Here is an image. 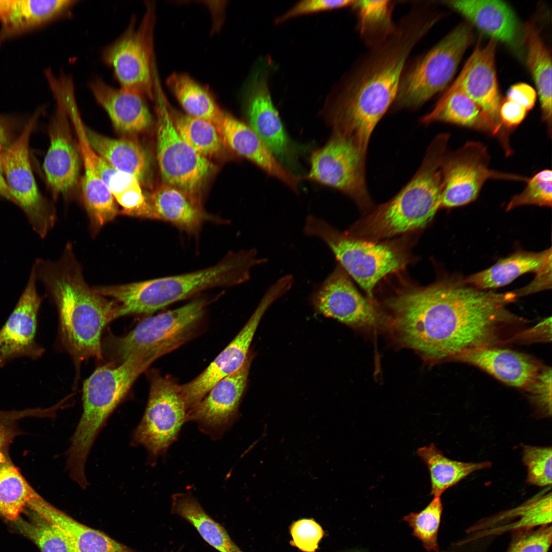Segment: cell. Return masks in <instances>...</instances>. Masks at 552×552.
Here are the masks:
<instances>
[{
	"label": "cell",
	"mask_w": 552,
	"mask_h": 552,
	"mask_svg": "<svg viewBox=\"0 0 552 552\" xmlns=\"http://www.w3.org/2000/svg\"><path fill=\"white\" fill-rule=\"evenodd\" d=\"M249 368L247 359L238 371L218 381L205 396L189 410L188 421L195 422L199 430L212 439H221L237 419Z\"/></svg>",
	"instance_id": "19"
},
{
	"label": "cell",
	"mask_w": 552,
	"mask_h": 552,
	"mask_svg": "<svg viewBox=\"0 0 552 552\" xmlns=\"http://www.w3.org/2000/svg\"><path fill=\"white\" fill-rule=\"evenodd\" d=\"M304 233L318 238L329 247L340 266L372 298L377 284L402 269L405 258L392 245L376 243L341 233L314 215L306 220Z\"/></svg>",
	"instance_id": "9"
},
{
	"label": "cell",
	"mask_w": 552,
	"mask_h": 552,
	"mask_svg": "<svg viewBox=\"0 0 552 552\" xmlns=\"http://www.w3.org/2000/svg\"><path fill=\"white\" fill-rule=\"evenodd\" d=\"M156 155L162 176L169 185L188 194L197 193L215 168L180 137L163 103L157 108Z\"/></svg>",
	"instance_id": "14"
},
{
	"label": "cell",
	"mask_w": 552,
	"mask_h": 552,
	"mask_svg": "<svg viewBox=\"0 0 552 552\" xmlns=\"http://www.w3.org/2000/svg\"><path fill=\"white\" fill-rule=\"evenodd\" d=\"M89 87L98 103L105 110L114 126L126 133H138L150 124L151 116L142 93L113 87L95 78Z\"/></svg>",
	"instance_id": "27"
},
{
	"label": "cell",
	"mask_w": 552,
	"mask_h": 552,
	"mask_svg": "<svg viewBox=\"0 0 552 552\" xmlns=\"http://www.w3.org/2000/svg\"><path fill=\"white\" fill-rule=\"evenodd\" d=\"M34 267L15 308L0 329V367L19 357L36 359L44 349L36 341L41 298Z\"/></svg>",
	"instance_id": "18"
},
{
	"label": "cell",
	"mask_w": 552,
	"mask_h": 552,
	"mask_svg": "<svg viewBox=\"0 0 552 552\" xmlns=\"http://www.w3.org/2000/svg\"><path fill=\"white\" fill-rule=\"evenodd\" d=\"M33 267L57 307L60 341L76 369L90 358L103 360L102 331L118 317L119 305L87 285L70 247L59 261L38 259Z\"/></svg>",
	"instance_id": "3"
},
{
	"label": "cell",
	"mask_w": 552,
	"mask_h": 552,
	"mask_svg": "<svg viewBox=\"0 0 552 552\" xmlns=\"http://www.w3.org/2000/svg\"><path fill=\"white\" fill-rule=\"evenodd\" d=\"M440 19L429 4L415 2L390 34L359 58L323 109L333 132L366 154L375 128L395 100L409 55Z\"/></svg>",
	"instance_id": "2"
},
{
	"label": "cell",
	"mask_w": 552,
	"mask_h": 552,
	"mask_svg": "<svg viewBox=\"0 0 552 552\" xmlns=\"http://www.w3.org/2000/svg\"><path fill=\"white\" fill-rule=\"evenodd\" d=\"M496 47V41L493 39L485 47L480 45L479 40L449 88L465 93L493 121L502 125L499 115L502 100L495 68Z\"/></svg>",
	"instance_id": "21"
},
{
	"label": "cell",
	"mask_w": 552,
	"mask_h": 552,
	"mask_svg": "<svg viewBox=\"0 0 552 552\" xmlns=\"http://www.w3.org/2000/svg\"><path fill=\"white\" fill-rule=\"evenodd\" d=\"M421 122L425 125L443 122L480 131L497 137L507 155L511 152L505 133L507 128L493 121L473 100L461 90L450 88L447 90L433 109L421 118Z\"/></svg>",
	"instance_id": "26"
},
{
	"label": "cell",
	"mask_w": 552,
	"mask_h": 552,
	"mask_svg": "<svg viewBox=\"0 0 552 552\" xmlns=\"http://www.w3.org/2000/svg\"><path fill=\"white\" fill-rule=\"evenodd\" d=\"M350 138L333 132L326 144L312 152L304 178L338 190L362 210L372 206L365 179V157Z\"/></svg>",
	"instance_id": "11"
},
{
	"label": "cell",
	"mask_w": 552,
	"mask_h": 552,
	"mask_svg": "<svg viewBox=\"0 0 552 552\" xmlns=\"http://www.w3.org/2000/svg\"><path fill=\"white\" fill-rule=\"evenodd\" d=\"M149 378L147 406L131 443L145 448L150 462L154 463L177 439L182 426L188 421V410L179 385L155 371L150 373Z\"/></svg>",
	"instance_id": "10"
},
{
	"label": "cell",
	"mask_w": 552,
	"mask_h": 552,
	"mask_svg": "<svg viewBox=\"0 0 552 552\" xmlns=\"http://www.w3.org/2000/svg\"><path fill=\"white\" fill-rule=\"evenodd\" d=\"M523 43L527 51L526 63L540 99L542 119L548 131L551 129V57L539 29L532 22L523 29Z\"/></svg>",
	"instance_id": "34"
},
{
	"label": "cell",
	"mask_w": 552,
	"mask_h": 552,
	"mask_svg": "<svg viewBox=\"0 0 552 552\" xmlns=\"http://www.w3.org/2000/svg\"><path fill=\"white\" fill-rule=\"evenodd\" d=\"M166 83L187 115L215 125L223 114L209 91L188 75L173 74Z\"/></svg>",
	"instance_id": "39"
},
{
	"label": "cell",
	"mask_w": 552,
	"mask_h": 552,
	"mask_svg": "<svg viewBox=\"0 0 552 552\" xmlns=\"http://www.w3.org/2000/svg\"><path fill=\"white\" fill-rule=\"evenodd\" d=\"M527 112L521 105L506 98L502 101L499 108L501 124L507 129L516 127L523 121Z\"/></svg>",
	"instance_id": "51"
},
{
	"label": "cell",
	"mask_w": 552,
	"mask_h": 552,
	"mask_svg": "<svg viewBox=\"0 0 552 552\" xmlns=\"http://www.w3.org/2000/svg\"><path fill=\"white\" fill-rule=\"evenodd\" d=\"M473 34L466 23L459 25L403 71L393 110L417 109L443 90L453 79Z\"/></svg>",
	"instance_id": "8"
},
{
	"label": "cell",
	"mask_w": 552,
	"mask_h": 552,
	"mask_svg": "<svg viewBox=\"0 0 552 552\" xmlns=\"http://www.w3.org/2000/svg\"><path fill=\"white\" fill-rule=\"evenodd\" d=\"M551 447L522 446V460L527 483L538 487L551 485Z\"/></svg>",
	"instance_id": "44"
},
{
	"label": "cell",
	"mask_w": 552,
	"mask_h": 552,
	"mask_svg": "<svg viewBox=\"0 0 552 552\" xmlns=\"http://www.w3.org/2000/svg\"><path fill=\"white\" fill-rule=\"evenodd\" d=\"M10 137L8 124L0 118V149L4 150L10 144Z\"/></svg>",
	"instance_id": "54"
},
{
	"label": "cell",
	"mask_w": 552,
	"mask_h": 552,
	"mask_svg": "<svg viewBox=\"0 0 552 552\" xmlns=\"http://www.w3.org/2000/svg\"><path fill=\"white\" fill-rule=\"evenodd\" d=\"M312 301L319 313L348 325L373 327L379 319L377 309L358 292L340 265L314 291Z\"/></svg>",
	"instance_id": "20"
},
{
	"label": "cell",
	"mask_w": 552,
	"mask_h": 552,
	"mask_svg": "<svg viewBox=\"0 0 552 552\" xmlns=\"http://www.w3.org/2000/svg\"><path fill=\"white\" fill-rule=\"evenodd\" d=\"M442 511L441 497H435L423 510L411 513L403 518L412 529L413 535L421 541L427 551H439L438 534Z\"/></svg>",
	"instance_id": "42"
},
{
	"label": "cell",
	"mask_w": 552,
	"mask_h": 552,
	"mask_svg": "<svg viewBox=\"0 0 552 552\" xmlns=\"http://www.w3.org/2000/svg\"><path fill=\"white\" fill-rule=\"evenodd\" d=\"M516 297L515 292L496 293L448 279L402 290L386 304L401 343L438 360L491 346L499 326L512 319L505 306Z\"/></svg>",
	"instance_id": "1"
},
{
	"label": "cell",
	"mask_w": 552,
	"mask_h": 552,
	"mask_svg": "<svg viewBox=\"0 0 552 552\" xmlns=\"http://www.w3.org/2000/svg\"><path fill=\"white\" fill-rule=\"evenodd\" d=\"M266 65L258 70L249 89L246 109L248 125L286 168L294 166L298 148L287 134L272 101Z\"/></svg>",
	"instance_id": "17"
},
{
	"label": "cell",
	"mask_w": 552,
	"mask_h": 552,
	"mask_svg": "<svg viewBox=\"0 0 552 552\" xmlns=\"http://www.w3.org/2000/svg\"><path fill=\"white\" fill-rule=\"evenodd\" d=\"M274 302L272 295L265 294L248 321L227 346L200 375L189 382L179 385L188 411L197 404L218 381L237 372L244 364L261 319Z\"/></svg>",
	"instance_id": "16"
},
{
	"label": "cell",
	"mask_w": 552,
	"mask_h": 552,
	"mask_svg": "<svg viewBox=\"0 0 552 552\" xmlns=\"http://www.w3.org/2000/svg\"><path fill=\"white\" fill-rule=\"evenodd\" d=\"M76 1L0 0V22L5 34L42 25L66 12Z\"/></svg>",
	"instance_id": "32"
},
{
	"label": "cell",
	"mask_w": 552,
	"mask_h": 552,
	"mask_svg": "<svg viewBox=\"0 0 552 552\" xmlns=\"http://www.w3.org/2000/svg\"><path fill=\"white\" fill-rule=\"evenodd\" d=\"M347 552H362V551H359V550H351V551H347Z\"/></svg>",
	"instance_id": "56"
},
{
	"label": "cell",
	"mask_w": 552,
	"mask_h": 552,
	"mask_svg": "<svg viewBox=\"0 0 552 552\" xmlns=\"http://www.w3.org/2000/svg\"><path fill=\"white\" fill-rule=\"evenodd\" d=\"M78 137L80 151L89 157L115 200L122 206L121 213L138 217L145 203L140 181L133 176L117 170L100 156L89 145L85 134L80 133Z\"/></svg>",
	"instance_id": "30"
},
{
	"label": "cell",
	"mask_w": 552,
	"mask_h": 552,
	"mask_svg": "<svg viewBox=\"0 0 552 552\" xmlns=\"http://www.w3.org/2000/svg\"><path fill=\"white\" fill-rule=\"evenodd\" d=\"M536 97L537 93L533 87L524 83H519L510 87L506 98L518 103L528 111L534 106Z\"/></svg>",
	"instance_id": "52"
},
{
	"label": "cell",
	"mask_w": 552,
	"mask_h": 552,
	"mask_svg": "<svg viewBox=\"0 0 552 552\" xmlns=\"http://www.w3.org/2000/svg\"><path fill=\"white\" fill-rule=\"evenodd\" d=\"M514 512V515L519 518L511 526L513 529L526 531L548 525L551 521V492L532 499Z\"/></svg>",
	"instance_id": "45"
},
{
	"label": "cell",
	"mask_w": 552,
	"mask_h": 552,
	"mask_svg": "<svg viewBox=\"0 0 552 552\" xmlns=\"http://www.w3.org/2000/svg\"><path fill=\"white\" fill-rule=\"evenodd\" d=\"M532 399L546 416L551 415V370L540 371L533 382L526 387Z\"/></svg>",
	"instance_id": "50"
},
{
	"label": "cell",
	"mask_w": 552,
	"mask_h": 552,
	"mask_svg": "<svg viewBox=\"0 0 552 552\" xmlns=\"http://www.w3.org/2000/svg\"><path fill=\"white\" fill-rule=\"evenodd\" d=\"M215 125L221 139L233 150L298 192L302 178L286 168L248 125L223 113Z\"/></svg>",
	"instance_id": "22"
},
{
	"label": "cell",
	"mask_w": 552,
	"mask_h": 552,
	"mask_svg": "<svg viewBox=\"0 0 552 552\" xmlns=\"http://www.w3.org/2000/svg\"><path fill=\"white\" fill-rule=\"evenodd\" d=\"M152 26L149 11L140 26L132 20L125 32L103 51L102 58L112 69L121 87L153 99Z\"/></svg>",
	"instance_id": "15"
},
{
	"label": "cell",
	"mask_w": 552,
	"mask_h": 552,
	"mask_svg": "<svg viewBox=\"0 0 552 552\" xmlns=\"http://www.w3.org/2000/svg\"><path fill=\"white\" fill-rule=\"evenodd\" d=\"M171 512L191 524L202 539L219 552H244L225 529L213 519L190 492L172 496Z\"/></svg>",
	"instance_id": "35"
},
{
	"label": "cell",
	"mask_w": 552,
	"mask_h": 552,
	"mask_svg": "<svg viewBox=\"0 0 552 552\" xmlns=\"http://www.w3.org/2000/svg\"><path fill=\"white\" fill-rule=\"evenodd\" d=\"M261 262L255 249L242 250L228 254L217 264L204 269L95 289L119 303V317L149 314L208 288L245 282L251 268Z\"/></svg>",
	"instance_id": "5"
},
{
	"label": "cell",
	"mask_w": 552,
	"mask_h": 552,
	"mask_svg": "<svg viewBox=\"0 0 552 552\" xmlns=\"http://www.w3.org/2000/svg\"><path fill=\"white\" fill-rule=\"evenodd\" d=\"M0 196L14 203V199L7 184L2 168L0 153Z\"/></svg>",
	"instance_id": "55"
},
{
	"label": "cell",
	"mask_w": 552,
	"mask_h": 552,
	"mask_svg": "<svg viewBox=\"0 0 552 552\" xmlns=\"http://www.w3.org/2000/svg\"><path fill=\"white\" fill-rule=\"evenodd\" d=\"M452 359L477 366L511 386L526 388L540 372L527 356L510 350L481 347L461 352Z\"/></svg>",
	"instance_id": "25"
},
{
	"label": "cell",
	"mask_w": 552,
	"mask_h": 552,
	"mask_svg": "<svg viewBox=\"0 0 552 552\" xmlns=\"http://www.w3.org/2000/svg\"><path fill=\"white\" fill-rule=\"evenodd\" d=\"M27 508L50 521L72 541L78 552H133L98 530L87 526L52 505L37 493Z\"/></svg>",
	"instance_id": "29"
},
{
	"label": "cell",
	"mask_w": 552,
	"mask_h": 552,
	"mask_svg": "<svg viewBox=\"0 0 552 552\" xmlns=\"http://www.w3.org/2000/svg\"><path fill=\"white\" fill-rule=\"evenodd\" d=\"M290 544L303 552H315L324 536L322 527L312 518H303L290 526Z\"/></svg>",
	"instance_id": "47"
},
{
	"label": "cell",
	"mask_w": 552,
	"mask_h": 552,
	"mask_svg": "<svg viewBox=\"0 0 552 552\" xmlns=\"http://www.w3.org/2000/svg\"><path fill=\"white\" fill-rule=\"evenodd\" d=\"M28 509V519L20 517L12 523L17 531L32 541L41 552H78L72 541L59 528L37 513Z\"/></svg>",
	"instance_id": "40"
},
{
	"label": "cell",
	"mask_w": 552,
	"mask_h": 552,
	"mask_svg": "<svg viewBox=\"0 0 552 552\" xmlns=\"http://www.w3.org/2000/svg\"><path fill=\"white\" fill-rule=\"evenodd\" d=\"M449 140L447 133L436 135L411 179L393 198L373 209L347 233L364 240H378L428 224L440 209L441 166Z\"/></svg>",
	"instance_id": "4"
},
{
	"label": "cell",
	"mask_w": 552,
	"mask_h": 552,
	"mask_svg": "<svg viewBox=\"0 0 552 552\" xmlns=\"http://www.w3.org/2000/svg\"><path fill=\"white\" fill-rule=\"evenodd\" d=\"M88 143L92 149L117 170L131 175L140 182L149 168V159L144 149L135 141L127 139H111L85 128Z\"/></svg>",
	"instance_id": "33"
},
{
	"label": "cell",
	"mask_w": 552,
	"mask_h": 552,
	"mask_svg": "<svg viewBox=\"0 0 552 552\" xmlns=\"http://www.w3.org/2000/svg\"><path fill=\"white\" fill-rule=\"evenodd\" d=\"M418 456L426 465L429 473L431 495L441 497L449 488L472 473L489 468L490 462H464L452 460L432 443L429 446L419 448Z\"/></svg>",
	"instance_id": "36"
},
{
	"label": "cell",
	"mask_w": 552,
	"mask_h": 552,
	"mask_svg": "<svg viewBox=\"0 0 552 552\" xmlns=\"http://www.w3.org/2000/svg\"><path fill=\"white\" fill-rule=\"evenodd\" d=\"M482 143L469 141L445 154L441 166L442 189L440 208H452L475 200L489 179L527 181L528 178L494 171Z\"/></svg>",
	"instance_id": "13"
},
{
	"label": "cell",
	"mask_w": 552,
	"mask_h": 552,
	"mask_svg": "<svg viewBox=\"0 0 552 552\" xmlns=\"http://www.w3.org/2000/svg\"><path fill=\"white\" fill-rule=\"evenodd\" d=\"M465 17L484 33L513 49L523 40L519 22L512 8L500 0L440 1Z\"/></svg>",
	"instance_id": "24"
},
{
	"label": "cell",
	"mask_w": 552,
	"mask_h": 552,
	"mask_svg": "<svg viewBox=\"0 0 552 552\" xmlns=\"http://www.w3.org/2000/svg\"><path fill=\"white\" fill-rule=\"evenodd\" d=\"M56 408H31L21 410H0V455L7 452L8 446L19 433L17 423L19 420L29 417H53Z\"/></svg>",
	"instance_id": "46"
},
{
	"label": "cell",
	"mask_w": 552,
	"mask_h": 552,
	"mask_svg": "<svg viewBox=\"0 0 552 552\" xmlns=\"http://www.w3.org/2000/svg\"><path fill=\"white\" fill-rule=\"evenodd\" d=\"M57 103L56 114L50 127V145L43 164L54 196L73 188L79 172V156L67 127V114L62 105Z\"/></svg>",
	"instance_id": "23"
},
{
	"label": "cell",
	"mask_w": 552,
	"mask_h": 552,
	"mask_svg": "<svg viewBox=\"0 0 552 552\" xmlns=\"http://www.w3.org/2000/svg\"><path fill=\"white\" fill-rule=\"evenodd\" d=\"M155 360L143 354L125 361L98 367L84 382L83 411L66 452V470L74 478L83 477L91 447L109 416L125 398L137 377Z\"/></svg>",
	"instance_id": "6"
},
{
	"label": "cell",
	"mask_w": 552,
	"mask_h": 552,
	"mask_svg": "<svg viewBox=\"0 0 552 552\" xmlns=\"http://www.w3.org/2000/svg\"><path fill=\"white\" fill-rule=\"evenodd\" d=\"M37 492L12 463L7 452L0 455V516L18 519Z\"/></svg>",
	"instance_id": "38"
},
{
	"label": "cell",
	"mask_w": 552,
	"mask_h": 552,
	"mask_svg": "<svg viewBox=\"0 0 552 552\" xmlns=\"http://www.w3.org/2000/svg\"><path fill=\"white\" fill-rule=\"evenodd\" d=\"M37 120L35 114L19 136L1 153L4 175L18 205L34 231L41 238L52 228L54 212L41 196L33 175L29 157V141Z\"/></svg>",
	"instance_id": "12"
},
{
	"label": "cell",
	"mask_w": 552,
	"mask_h": 552,
	"mask_svg": "<svg viewBox=\"0 0 552 552\" xmlns=\"http://www.w3.org/2000/svg\"><path fill=\"white\" fill-rule=\"evenodd\" d=\"M551 261L549 262L542 269L537 272L533 281L527 286L521 288L516 293L518 294H526L538 291L547 289L551 286Z\"/></svg>",
	"instance_id": "53"
},
{
	"label": "cell",
	"mask_w": 552,
	"mask_h": 552,
	"mask_svg": "<svg viewBox=\"0 0 552 552\" xmlns=\"http://www.w3.org/2000/svg\"><path fill=\"white\" fill-rule=\"evenodd\" d=\"M208 302L203 298L148 317L127 334L109 336L102 348L114 364L136 354H146L156 360L179 347L196 331Z\"/></svg>",
	"instance_id": "7"
},
{
	"label": "cell",
	"mask_w": 552,
	"mask_h": 552,
	"mask_svg": "<svg viewBox=\"0 0 552 552\" xmlns=\"http://www.w3.org/2000/svg\"><path fill=\"white\" fill-rule=\"evenodd\" d=\"M524 533L512 543L508 552H548L551 544V527L542 526L536 531Z\"/></svg>",
	"instance_id": "48"
},
{
	"label": "cell",
	"mask_w": 552,
	"mask_h": 552,
	"mask_svg": "<svg viewBox=\"0 0 552 552\" xmlns=\"http://www.w3.org/2000/svg\"><path fill=\"white\" fill-rule=\"evenodd\" d=\"M550 261L551 248L539 252L519 251L485 270L469 275L463 281L482 290L501 287L522 274L539 272Z\"/></svg>",
	"instance_id": "31"
},
{
	"label": "cell",
	"mask_w": 552,
	"mask_h": 552,
	"mask_svg": "<svg viewBox=\"0 0 552 552\" xmlns=\"http://www.w3.org/2000/svg\"><path fill=\"white\" fill-rule=\"evenodd\" d=\"M173 122L182 139L198 153L206 157L220 151L221 137L213 123L181 114Z\"/></svg>",
	"instance_id": "41"
},
{
	"label": "cell",
	"mask_w": 552,
	"mask_h": 552,
	"mask_svg": "<svg viewBox=\"0 0 552 552\" xmlns=\"http://www.w3.org/2000/svg\"><path fill=\"white\" fill-rule=\"evenodd\" d=\"M139 217L166 221L192 234L197 233L208 219L191 195L170 185L162 186L145 196Z\"/></svg>",
	"instance_id": "28"
},
{
	"label": "cell",
	"mask_w": 552,
	"mask_h": 552,
	"mask_svg": "<svg viewBox=\"0 0 552 552\" xmlns=\"http://www.w3.org/2000/svg\"><path fill=\"white\" fill-rule=\"evenodd\" d=\"M524 189L513 197L506 208L507 211L525 205L551 207L552 204V172L541 170L528 179Z\"/></svg>",
	"instance_id": "43"
},
{
	"label": "cell",
	"mask_w": 552,
	"mask_h": 552,
	"mask_svg": "<svg viewBox=\"0 0 552 552\" xmlns=\"http://www.w3.org/2000/svg\"><path fill=\"white\" fill-rule=\"evenodd\" d=\"M353 1L350 0H305L294 5L276 19L278 24L294 17L313 13L350 7Z\"/></svg>",
	"instance_id": "49"
},
{
	"label": "cell",
	"mask_w": 552,
	"mask_h": 552,
	"mask_svg": "<svg viewBox=\"0 0 552 552\" xmlns=\"http://www.w3.org/2000/svg\"><path fill=\"white\" fill-rule=\"evenodd\" d=\"M395 1H353L350 7L355 13L357 30L364 44L373 47L384 40L394 30Z\"/></svg>",
	"instance_id": "37"
}]
</instances>
